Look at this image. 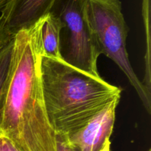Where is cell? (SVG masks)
Masks as SVG:
<instances>
[{
    "instance_id": "1",
    "label": "cell",
    "mask_w": 151,
    "mask_h": 151,
    "mask_svg": "<svg viewBox=\"0 0 151 151\" xmlns=\"http://www.w3.org/2000/svg\"><path fill=\"white\" fill-rule=\"evenodd\" d=\"M41 19L13 35L11 66L0 101V134L21 151H56L40 77Z\"/></svg>"
},
{
    "instance_id": "2",
    "label": "cell",
    "mask_w": 151,
    "mask_h": 151,
    "mask_svg": "<svg viewBox=\"0 0 151 151\" xmlns=\"http://www.w3.org/2000/svg\"><path fill=\"white\" fill-rule=\"evenodd\" d=\"M40 77L46 111L58 135L69 137L117 97L122 89L72 66L41 55Z\"/></svg>"
},
{
    "instance_id": "3",
    "label": "cell",
    "mask_w": 151,
    "mask_h": 151,
    "mask_svg": "<svg viewBox=\"0 0 151 151\" xmlns=\"http://www.w3.org/2000/svg\"><path fill=\"white\" fill-rule=\"evenodd\" d=\"M86 12L100 54H104L119 66L137 91L145 110L150 114L151 91L137 77L126 50L129 29L120 0H86Z\"/></svg>"
},
{
    "instance_id": "4",
    "label": "cell",
    "mask_w": 151,
    "mask_h": 151,
    "mask_svg": "<svg viewBox=\"0 0 151 151\" xmlns=\"http://www.w3.org/2000/svg\"><path fill=\"white\" fill-rule=\"evenodd\" d=\"M86 0H57L51 12L63 24L66 32L64 47L60 48L63 59L86 72L100 76L97 60L100 55L94 32L86 12Z\"/></svg>"
},
{
    "instance_id": "5",
    "label": "cell",
    "mask_w": 151,
    "mask_h": 151,
    "mask_svg": "<svg viewBox=\"0 0 151 151\" xmlns=\"http://www.w3.org/2000/svg\"><path fill=\"white\" fill-rule=\"evenodd\" d=\"M119 100L120 97L114 100L83 127L67 137L74 151H98L103 147L113 132Z\"/></svg>"
},
{
    "instance_id": "6",
    "label": "cell",
    "mask_w": 151,
    "mask_h": 151,
    "mask_svg": "<svg viewBox=\"0 0 151 151\" xmlns=\"http://www.w3.org/2000/svg\"><path fill=\"white\" fill-rule=\"evenodd\" d=\"M57 0H8L0 19L7 30L16 32L34 26L51 12Z\"/></svg>"
},
{
    "instance_id": "7",
    "label": "cell",
    "mask_w": 151,
    "mask_h": 151,
    "mask_svg": "<svg viewBox=\"0 0 151 151\" xmlns=\"http://www.w3.org/2000/svg\"><path fill=\"white\" fill-rule=\"evenodd\" d=\"M63 25L52 12L41 19L40 38L43 55L54 58H63L60 52L61 32Z\"/></svg>"
},
{
    "instance_id": "8",
    "label": "cell",
    "mask_w": 151,
    "mask_h": 151,
    "mask_svg": "<svg viewBox=\"0 0 151 151\" xmlns=\"http://www.w3.org/2000/svg\"><path fill=\"white\" fill-rule=\"evenodd\" d=\"M13 38L0 50V101L10 72L13 56Z\"/></svg>"
},
{
    "instance_id": "9",
    "label": "cell",
    "mask_w": 151,
    "mask_h": 151,
    "mask_svg": "<svg viewBox=\"0 0 151 151\" xmlns=\"http://www.w3.org/2000/svg\"><path fill=\"white\" fill-rule=\"evenodd\" d=\"M13 38L12 35L4 26L2 20L0 19V50L8 44Z\"/></svg>"
},
{
    "instance_id": "10",
    "label": "cell",
    "mask_w": 151,
    "mask_h": 151,
    "mask_svg": "<svg viewBox=\"0 0 151 151\" xmlns=\"http://www.w3.org/2000/svg\"><path fill=\"white\" fill-rule=\"evenodd\" d=\"M0 151H21L9 138L0 134Z\"/></svg>"
},
{
    "instance_id": "11",
    "label": "cell",
    "mask_w": 151,
    "mask_h": 151,
    "mask_svg": "<svg viewBox=\"0 0 151 151\" xmlns=\"http://www.w3.org/2000/svg\"><path fill=\"white\" fill-rule=\"evenodd\" d=\"M56 151H74L65 136L56 134Z\"/></svg>"
},
{
    "instance_id": "12",
    "label": "cell",
    "mask_w": 151,
    "mask_h": 151,
    "mask_svg": "<svg viewBox=\"0 0 151 151\" xmlns=\"http://www.w3.org/2000/svg\"><path fill=\"white\" fill-rule=\"evenodd\" d=\"M98 151H111V140L110 138L108 139L104 143L103 147L100 149Z\"/></svg>"
},
{
    "instance_id": "13",
    "label": "cell",
    "mask_w": 151,
    "mask_h": 151,
    "mask_svg": "<svg viewBox=\"0 0 151 151\" xmlns=\"http://www.w3.org/2000/svg\"><path fill=\"white\" fill-rule=\"evenodd\" d=\"M7 1H8V0H0V13H1L2 9L4 7L5 4H7Z\"/></svg>"
},
{
    "instance_id": "14",
    "label": "cell",
    "mask_w": 151,
    "mask_h": 151,
    "mask_svg": "<svg viewBox=\"0 0 151 151\" xmlns=\"http://www.w3.org/2000/svg\"><path fill=\"white\" fill-rule=\"evenodd\" d=\"M147 151H151V150H150V149H149V150H147Z\"/></svg>"
}]
</instances>
